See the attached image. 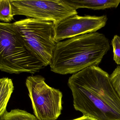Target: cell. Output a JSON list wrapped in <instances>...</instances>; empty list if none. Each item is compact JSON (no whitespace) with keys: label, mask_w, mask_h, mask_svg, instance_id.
<instances>
[{"label":"cell","mask_w":120,"mask_h":120,"mask_svg":"<svg viewBox=\"0 0 120 120\" xmlns=\"http://www.w3.org/2000/svg\"></svg>","instance_id":"17"},{"label":"cell","mask_w":120,"mask_h":120,"mask_svg":"<svg viewBox=\"0 0 120 120\" xmlns=\"http://www.w3.org/2000/svg\"><path fill=\"white\" fill-rule=\"evenodd\" d=\"M109 77L111 83L120 99V66H117Z\"/></svg>","instance_id":"13"},{"label":"cell","mask_w":120,"mask_h":120,"mask_svg":"<svg viewBox=\"0 0 120 120\" xmlns=\"http://www.w3.org/2000/svg\"><path fill=\"white\" fill-rule=\"evenodd\" d=\"M111 43L113 48V60L117 65H120V37L115 35Z\"/></svg>","instance_id":"14"},{"label":"cell","mask_w":120,"mask_h":120,"mask_svg":"<svg viewBox=\"0 0 120 120\" xmlns=\"http://www.w3.org/2000/svg\"><path fill=\"white\" fill-rule=\"evenodd\" d=\"M44 67L27 49L14 23L0 22V70L11 74H34Z\"/></svg>","instance_id":"2"},{"label":"cell","mask_w":120,"mask_h":120,"mask_svg":"<svg viewBox=\"0 0 120 120\" xmlns=\"http://www.w3.org/2000/svg\"><path fill=\"white\" fill-rule=\"evenodd\" d=\"M14 23L19 29L29 51L44 67L50 65L57 43L54 38L55 24L31 18Z\"/></svg>","instance_id":"3"},{"label":"cell","mask_w":120,"mask_h":120,"mask_svg":"<svg viewBox=\"0 0 120 120\" xmlns=\"http://www.w3.org/2000/svg\"><path fill=\"white\" fill-rule=\"evenodd\" d=\"M110 48L109 39L96 32L57 42L50 65L51 70L66 75L90 66H98Z\"/></svg>","instance_id":"1"},{"label":"cell","mask_w":120,"mask_h":120,"mask_svg":"<svg viewBox=\"0 0 120 120\" xmlns=\"http://www.w3.org/2000/svg\"><path fill=\"white\" fill-rule=\"evenodd\" d=\"M39 75L28 77L26 85L31 101L34 112L38 120H56L61 114L63 94L52 88Z\"/></svg>","instance_id":"4"},{"label":"cell","mask_w":120,"mask_h":120,"mask_svg":"<svg viewBox=\"0 0 120 120\" xmlns=\"http://www.w3.org/2000/svg\"><path fill=\"white\" fill-rule=\"evenodd\" d=\"M2 118L3 120H38L34 115L19 109L6 111Z\"/></svg>","instance_id":"11"},{"label":"cell","mask_w":120,"mask_h":120,"mask_svg":"<svg viewBox=\"0 0 120 120\" xmlns=\"http://www.w3.org/2000/svg\"><path fill=\"white\" fill-rule=\"evenodd\" d=\"M10 1L0 0V20L8 23L14 19Z\"/></svg>","instance_id":"12"},{"label":"cell","mask_w":120,"mask_h":120,"mask_svg":"<svg viewBox=\"0 0 120 120\" xmlns=\"http://www.w3.org/2000/svg\"><path fill=\"white\" fill-rule=\"evenodd\" d=\"M67 3L75 10L80 8L94 10H104L117 8L120 0H65Z\"/></svg>","instance_id":"9"},{"label":"cell","mask_w":120,"mask_h":120,"mask_svg":"<svg viewBox=\"0 0 120 120\" xmlns=\"http://www.w3.org/2000/svg\"><path fill=\"white\" fill-rule=\"evenodd\" d=\"M10 1L14 16L25 15L50 21L55 24L69 16L78 14L77 10L68 5L65 0Z\"/></svg>","instance_id":"5"},{"label":"cell","mask_w":120,"mask_h":120,"mask_svg":"<svg viewBox=\"0 0 120 120\" xmlns=\"http://www.w3.org/2000/svg\"><path fill=\"white\" fill-rule=\"evenodd\" d=\"M0 120H3V119H2V117H1L0 118Z\"/></svg>","instance_id":"16"},{"label":"cell","mask_w":120,"mask_h":120,"mask_svg":"<svg viewBox=\"0 0 120 120\" xmlns=\"http://www.w3.org/2000/svg\"><path fill=\"white\" fill-rule=\"evenodd\" d=\"M73 120H97L92 118L90 117L89 116H83L82 117L77 119Z\"/></svg>","instance_id":"15"},{"label":"cell","mask_w":120,"mask_h":120,"mask_svg":"<svg viewBox=\"0 0 120 120\" xmlns=\"http://www.w3.org/2000/svg\"><path fill=\"white\" fill-rule=\"evenodd\" d=\"M68 85L72 91L75 109L84 116L97 120H120V113L91 91L69 82Z\"/></svg>","instance_id":"7"},{"label":"cell","mask_w":120,"mask_h":120,"mask_svg":"<svg viewBox=\"0 0 120 120\" xmlns=\"http://www.w3.org/2000/svg\"><path fill=\"white\" fill-rule=\"evenodd\" d=\"M12 79L8 77L0 78V118L6 111L8 103L14 90Z\"/></svg>","instance_id":"10"},{"label":"cell","mask_w":120,"mask_h":120,"mask_svg":"<svg viewBox=\"0 0 120 120\" xmlns=\"http://www.w3.org/2000/svg\"><path fill=\"white\" fill-rule=\"evenodd\" d=\"M108 20L106 15L101 16L73 15L56 24L54 38L56 43L66 39L89 33L96 32L105 27Z\"/></svg>","instance_id":"8"},{"label":"cell","mask_w":120,"mask_h":120,"mask_svg":"<svg viewBox=\"0 0 120 120\" xmlns=\"http://www.w3.org/2000/svg\"><path fill=\"white\" fill-rule=\"evenodd\" d=\"M109 76L98 66H90L73 74L68 82L91 91L120 113V99L111 83Z\"/></svg>","instance_id":"6"}]
</instances>
